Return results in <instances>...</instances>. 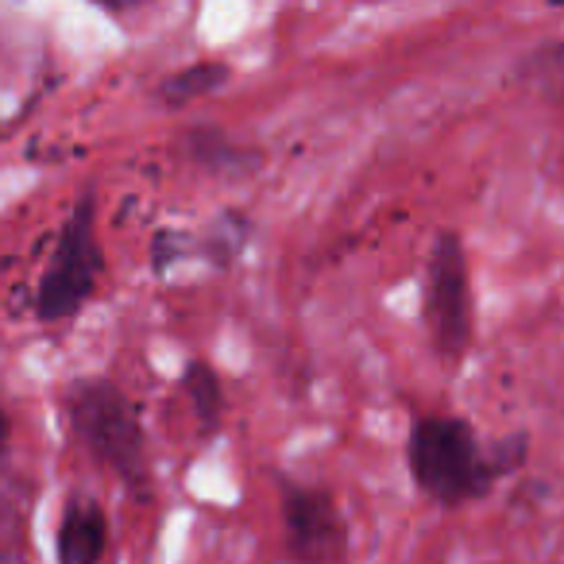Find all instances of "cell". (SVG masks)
I'll list each match as a JSON object with an SVG mask.
<instances>
[{"instance_id": "obj_1", "label": "cell", "mask_w": 564, "mask_h": 564, "mask_svg": "<svg viewBox=\"0 0 564 564\" xmlns=\"http://www.w3.org/2000/svg\"><path fill=\"white\" fill-rule=\"evenodd\" d=\"M525 456V437L484 448L471 422L453 414H425L410 425L406 460L417 491L437 507H464L484 499L495 479L514 471Z\"/></svg>"}, {"instance_id": "obj_2", "label": "cell", "mask_w": 564, "mask_h": 564, "mask_svg": "<svg viewBox=\"0 0 564 564\" xmlns=\"http://www.w3.org/2000/svg\"><path fill=\"white\" fill-rule=\"evenodd\" d=\"M66 417H70L82 448L94 460H101L135 495L148 491L151 468L140 414H135L132 399L112 379H78V383H70V391H66Z\"/></svg>"}, {"instance_id": "obj_3", "label": "cell", "mask_w": 564, "mask_h": 564, "mask_svg": "<svg viewBox=\"0 0 564 564\" xmlns=\"http://www.w3.org/2000/svg\"><path fill=\"white\" fill-rule=\"evenodd\" d=\"M105 251L101 236H97V194L82 189L70 217L58 228V243L40 279V291H35V317L47 325L70 322L97 291Z\"/></svg>"}, {"instance_id": "obj_4", "label": "cell", "mask_w": 564, "mask_h": 564, "mask_svg": "<svg viewBox=\"0 0 564 564\" xmlns=\"http://www.w3.org/2000/svg\"><path fill=\"white\" fill-rule=\"evenodd\" d=\"M422 317L433 352L445 364H460L476 337V306H471L468 251L460 236L448 228L433 236L430 259H425Z\"/></svg>"}, {"instance_id": "obj_5", "label": "cell", "mask_w": 564, "mask_h": 564, "mask_svg": "<svg viewBox=\"0 0 564 564\" xmlns=\"http://www.w3.org/2000/svg\"><path fill=\"white\" fill-rule=\"evenodd\" d=\"M286 545L299 564H337L348 549V525L325 487L282 484Z\"/></svg>"}, {"instance_id": "obj_6", "label": "cell", "mask_w": 564, "mask_h": 564, "mask_svg": "<svg viewBox=\"0 0 564 564\" xmlns=\"http://www.w3.org/2000/svg\"><path fill=\"white\" fill-rule=\"evenodd\" d=\"M109 549V518L105 507L89 495H70L58 518L55 561L58 564H101Z\"/></svg>"}, {"instance_id": "obj_7", "label": "cell", "mask_w": 564, "mask_h": 564, "mask_svg": "<svg viewBox=\"0 0 564 564\" xmlns=\"http://www.w3.org/2000/svg\"><path fill=\"white\" fill-rule=\"evenodd\" d=\"M228 78H232L228 63H220V58H202V63H189V66H182V70L166 74L155 86V101L163 105V109H186V105L217 94Z\"/></svg>"}, {"instance_id": "obj_8", "label": "cell", "mask_w": 564, "mask_h": 564, "mask_svg": "<svg viewBox=\"0 0 564 564\" xmlns=\"http://www.w3.org/2000/svg\"><path fill=\"white\" fill-rule=\"evenodd\" d=\"M186 155L213 174H243L259 163L256 151H243L240 143L228 140L220 128H194V132L186 135Z\"/></svg>"}, {"instance_id": "obj_9", "label": "cell", "mask_w": 564, "mask_h": 564, "mask_svg": "<svg viewBox=\"0 0 564 564\" xmlns=\"http://www.w3.org/2000/svg\"><path fill=\"white\" fill-rule=\"evenodd\" d=\"M182 394L194 406L202 433L213 437L220 430V422H225V387H220V376L205 360H189L186 371H182Z\"/></svg>"}, {"instance_id": "obj_10", "label": "cell", "mask_w": 564, "mask_h": 564, "mask_svg": "<svg viewBox=\"0 0 564 564\" xmlns=\"http://www.w3.org/2000/svg\"><path fill=\"white\" fill-rule=\"evenodd\" d=\"M248 232H251L248 217L228 209V213H220V217H213V225L205 228V236L194 240V256L213 259L217 267H228L243 248H248Z\"/></svg>"}, {"instance_id": "obj_11", "label": "cell", "mask_w": 564, "mask_h": 564, "mask_svg": "<svg viewBox=\"0 0 564 564\" xmlns=\"http://www.w3.org/2000/svg\"><path fill=\"white\" fill-rule=\"evenodd\" d=\"M518 78L533 86L538 94L561 97L564 94V43H549L538 47L518 63Z\"/></svg>"}, {"instance_id": "obj_12", "label": "cell", "mask_w": 564, "mask_h": 564, "mask_svg": "<svg viewBox=\"0 0 564 564\" xmlns=\"http://www.w3.org/2000/svg\"><path fill=\"white\" fill-rule=\"evenodd\" d=\"M9 433H12L9 414H4V406H0V453H4V448H9Z\"/></svg>"}]
</instances>
